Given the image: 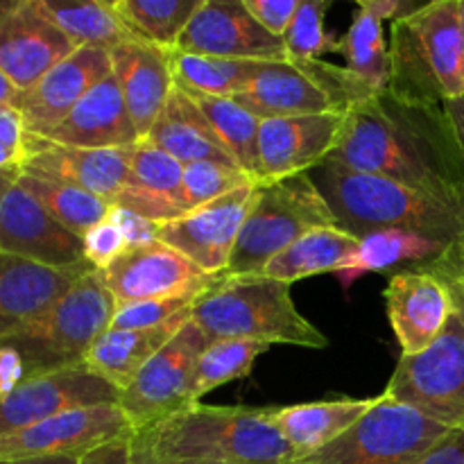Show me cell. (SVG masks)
Returning a JSON list of instances; mask_svg holds the SVG:
<instances>
[{
    "mask_svg": "<svg viewBox=\"0 0 464 464\" xmlns=\"http://www.w3.org/2000/svg\"><path fill=\"white\" fill-rule=\"evenodd\" d=\"M202 0H116L113 7L140 41L175 50Z\"/></svg>",
    "mask_w": 464,
    "mask_h": 464,
    "instance_id": "cell-36",
    "label": "cell"
},
{
    "mask_svg": "<svg viewBox=\"0 0 464 464\" xmlns=\"http://www.w3.org/2000/svg\"><path fill=\"white\" fill-rule=\"evenodd\" d=\"M16 95H18V89H16V86H14V82L9 80V77L5 75L3 71H0V107H7V104H14Z\"/></svg>",
    "mask_w": 464,
    "mask_h": 464,
    "instance_id": "cell-54",
    "label": "cell"
},
{
    "mask_svg": "<svg viewBox=\"0 0 464 464\" xmlns=\"http://www.w3.org/2000/svg\"><path fill=\"white\" fill-rule=\"evenodd\" d=\"M358 7H362L365 12L374 14L379 21H401V18L411 16L417 9H421L424 5L408 3V0H358Z\"/></svg>",
    "mask_w": 464,
    "mask_h": 464,
    "instance_id": "cell-49",
    "label": "cell"
},
{
    "mask_svg": "<svg viewBox=\"0 0 464 464\" xmlns=\"http://www.w3.org/2000/svg\"><path fill=\"white\" fill-rule=\"evenodd\" d=\"M109 220L125 234L130 247H140V245L157 240V225L145 220V218L136 216L134 211H127L122 207H111Z\"/></svg>",
    "mask_w": 464,
    "mask_h": 464,
    "instance_id": "cell-45",
    "label": "cell"
},
{
    "mask_svg": "<svg viewBox=\"0 0 464 464\" xmlns=\"http://www.w3.org/2000/svg\"><path fill=\"white\" fill-rule=\"evenodd\" d=\"M0 252L63 272H91L84 240L54 220L18 181L0 202Z\"/></svg>",
    "mask_w": 464,
    "mask_h": 464,
    "instance_id": "cell-14",
    "label": "cell"
},
{
    "mask_svg": "<svg viewBox=\"0 0 464 464\" xmlns=\"http://www.w3.org/2000/svg\"><path fill=\"white\" fill-rule=\"evenodd\" d=\"M447 284L449 295H451L453 302V315L460 320L462 329H464V270H453V272H444V275H435Z\"/></svg>",
    "mask_w": 464,
    "mask_h": 464,
    "instance_id": "cell-50",
    "label": "cell"
},
{
    "mask_svg": "<svg viewBox=\"0 0 464 464\" xmlns=\"http://www.w3.org/2000/svg\"><path fill=\"white\" fill-rule=\"evenodd\" d=\"M390 95L444 107L464 95V45L458 0L424 3L390 27Z\"/></svg>",
    "mask_w": 464,
    "mask_h": 464,
    "instance_id": "cell-4",
    "label": "cell"
},
{
    "mask_svg": "<svg viewBox=\"0 0 464 464\" xmlns=\"http://www.w3.org/2000/svg\"><path fill=\"white\" fill-rule=\"evenodd\" d=\"M329 0H302L288 32L284 34L285 54L290 63H306L324 54L343 53V39L326 32L324 16Z\"/></svg>",
    "mask_w": 464,
    "mask_h": 464,
    "instance_id": "cell-39",
    "label": "cell"
},
{
    "mask_svg": "<svg viewBox=\"0 0 464 464\" xmlns=\"http://www.w3.org/2000/svg\"><path fill=\"white\" fill-rule=\"evenodd\" d=\"M207 344L208 338L190 320L161 352L140 367L118 399L131 429H145L199 403L195 401V376Z\"/></svg>",
    "mask_w": 464,
    "mask_h": 464,
    "instance_id": "cell-11",
    "label": "cell"
},
{
    "mask_svg": "<svg viewBox=\"0 0 464 464\" xmlns=\"http://www.w3.org/2000/svg\"><path fill=\"white\" fill-rule=\"evenodd\" d=\"M45 16L66 34L75 48H102L111 53L113 48L131 41H140L130 30L113 3L89 0V3H53L39 0Z\"/></svg>",
    "mask_w": 464,
    "mask_h": 464,
    "instance_id": "cell-32",
    "label": "cell"
},
{
    "mask_svg": "<svg viewBox=\"0 0 464 464\" xmlns=\"http://www.w3.org/2000/svg\"><path fill=\"white\" fill-rule=\"evenodd\" d=\"M324 163L388 177L464 211V157L444 107L372 95L344 111Z\"/></svg>",
    "mask_w": 464,
    "mask_h": 464,
    "instance_id": "cell-1",
    "label": "cell"
},
{
    "mask_svg": "<svg viewBox=\"0 0 464 464\" xmlns=\"http://www.w3.org/2000/svg\"><path fill=\"white\" fill-rule=\"evenodd\" d=\"M111 66L127 111L143 140L175 89L172 53L145 41H131L111 50Z\"/></svg>",
    "mask_w": 464,
    "mask_h": 464,
    "instance_id": "cell-24",
    "label": "cell"
},
{
    "mask_svg": "<svg viewBox=\"0 0 464 464\" xmlns=\"http://www.w3.org/2000/svg\"><path fill=\"white\" fill-rule=\"evenodd\" d=\"M131 464H218V462H159V460H140V458H131Z\"/></svg>",
    "mask_w": 464,
    "mask_h": 464,
    "instance_id": "cell-56",
    "label": "cell"
},
{
    "mask_svg": "<svg viewBox=\"0 0 464 464\" xmlns=\"http://www.w3.org/2000/svg\"><path fill=\"white\" fill-rule=\"evenodd\" d=\"M184 168V163L150 140H139L130 148V177L113 199V207L134 211L154 225H166L186 216Z\"/></svg>",
    "mask_w": 464,
    "mask_h": 464,
    "instance_id": "cell-23",
    "label": "cell"
},
{
    "mask_svg": "<svg viewBox=\"0 0 464 464\" xmlns=\"http://www.w3.org/2000/svg\"><path fill=\"white\" fill-rule=\"evenodd\" d=\"M23 139L25 127L23 118L12 104L0 107V172L9 168H21L23 161Z\"/></svg>",
    "mask_w": 464,
    "mask_h": 464,
    "instance_id": "cell-43",
    "label": "cell"
},
{
    "mask_svg": "<svg viewBox=\"0 0 464 464\" xmlns=\"http://www.w3.org/2000/svg\"><path fill=\"white\" fill-rule=\"evenodd\" d=\"M308 175L329 204L335 227L356 238L372 231L403 229L424 234L444 245H458L462 240V208L424 190L334 163H322Z\"/></svg>",
    "mask_w": 464,
    "mask_h": 464,
    "instance_id": "cell-3",
    "label": "cell"
},
{
    "mask_svg": "<svg viewBox=\"0 0 464 464\" xmlns=\"http://www.w3.org/2000/svg\"><path fill=\"white\" fill-rule=\"evenodd\" d=\"M225 275H208L190 258L161 240L130 247L102 272L116 306L148 302V299L179 297L188 293H207Z\"/></svg>",
    "mask_w": 464,
    "mask_h": 464,
    "instance_id": "cell-12",
    "label": "cell"
},
{
    "mask_svg": "<svg viewBox=\"0 0 464 464\" xmlns=\"http://www.w3.org/2000/svg\"><path fill=\"white\" fill-rule=\"evenodd\" d=\"M131 458L159 462L293 464L297 453L272 424V408L193 403L131 430Z\"/></svg>",
    "mask_w": 464,
    "mask_h": 464,
    "instance_id": "cell-2",
    "label": "cell"
},
{
    "mask_svg": "<svg viewBox=\"0 0 464 464\" xmlns=\"http://www.w3.org/2000/svg\"><path fill=\"white\" fill-rule=\"evenodd\" d=\"M270 344L252 340H211L202 352L195 376V401L220 385L252 374L254 362L266 353Z\"/></svg>",
    "mask_w": 464,
    "mask_h": 464,
    "instance_id": "cell-38",
    "label": "cell"
},
{
    "mask_svg": "<svg viewBox=\"0 0 464 464\" xmlns=\"http://www.w3.org/2000/svg\"><path fill=\"white\" fill-rule=\"evenodd\" d=\"M175 50L243 62H288L284 39L270 34L249 14L243 0H202Z\"/></svg>",
    "mask_w": 464,
    "mask_h": 464,
    "instance_id": "cell-13",
    "label": "cell"
},
{
    "mask_svg": "<svg viewBox=\"0 0 464 464\" xmlns=\"http://www.w3.org/2000/svg\"><path fill=\"white\" fill-rule=\"evenodd\" d=\"M131 430L134 429L118 403L75 408L0 438V460L48 456L82 458L91 449Z\"/></svg>",
    "mask_w": 464,
    "mask_h": 464,
    "instance_id": "cell-16",
    "label": "cell"
},
{
    "mask_svg": "<svg viewBox=\"0 0 464 464\" xmlns=\"http://www.w3.org/2000/svg\"><path fill=\"white\" fill-rule=\"evenodd\" d=\"M258 184L238 168H227L213 161L190 163L184 168V199L188 213L195 208L211 204L243 186Z\"/></svg>",
    "mask_w": 464,
    "mask_h": 464,
    "instance_id": "cell-40",
    "label": "cell"
},
{
    "mask_svg": "<svg viewBox=\"0 0 464 464\" xmlns=\"http://www.w3.org/2000/svg\"><path fill=\"white\" fill-rule=\"evenodd\" d=\"M383 397L447 429L464 426V329L456 315L444 334L415 356H401Z\"/></svg>",
    "mask_w": 464,
    "mask_h": 464,
    "instance_id": "cell-10",
    "label": "cell"
},
{
    "mask_svg": "<svg viewBox=\"0 0 464 464\" xmlns=\"http://www.w3.org/2000/svg\"><path fill=\"white\" fill-rule=\"evenodd\" d=\"M193 322L211 340L324 349L326 335L297 311L290 284L266 275H225L193 304Z\"/></svg>",
    "mask_w": 464,
    "mask_h": 464,
    "instance_id": "cell-5",
    "label": "cell"
},
{
    "mask_svg": "<svg viewBox=\"0 0 464 464\" xmlns=\"http://www.w3.org/2000/svg\"><path fill=\"white\" fill-rule=\"evenodd\" d=\"M458 12H460V34H462V45H464V0H458Z\"/></svg>",
    "mask_w": 464,
    "mask_h": 464,
    "instance_id": "cell-57",
    "label": "cell"
},
{
    "mask_svg": "<svg viewBox=\"0 0 464 464\" xmlns=\"http://www.w3.org/2000/svg\"><path fill=\"white\" fill-rule=\"evenodd\" d=\"M320 227H335V218L311 175L263 181L256 186L227 275H263L276 254Z\"/></svg>",
    "mask_w": 464,
    "mask_h": 464,
    "instance_id": "cell-7",
    "label": "cell"
},
{
    "mask_svg": "<svg viewBox=\"0 0 464 464\" xmlns=\"http://www.w3.org/2000/svg\"><path fill=\"white\" fill-rule=\"evenodd\" d=\"M80 464H131V433L91 449L80 458Z\"/></svg>",
    "mask_w": 464,
    "mask_h": 464,
    "instance_id": "cell-47",
    "label": "cell"
},
{
    "mask_svg": "<svg viewBox=\"0 0 464 464\" xmlns=\"http://www.w3.org/2000/svg\"><path fill=\"white\" fill-rule=\"evenodd\" d=\"M356 247V236L347 234L340 227H320L276 254L266 266L263 275L290 285L308 276L326 275V272L334 275Z\"/></svg>",
    "mask_w": 464,
    "mask_h": 464,
    "instance_id": "cell-31",
    "label": "cell"
},
{
    "mask_svg": "<svg viewBox=\"0 0 464 464\" xmlns=\"http://www.w3.org/2000/svg\"><path fill=\"white\" fill-rule=\"evenodd\" d=\"M134 148V145H131ZM23 175L75 186L113 204L130 177V148L84 150L53 143L44 136L23 139Z\"/></svg>",
    "mask_w": 464,
    "mask_h": 464,
    "instance_id": "cell-20",
    "label": "cell"
},
{
    "mask_svg": "<svg viewBox=\"0 0 464 464\" xmlns=\"http://www.w3.org/2000/svg\"><path fill=\"white\" fill-rule=\"evenodd\" d=\"M343 54L347 71L374 95L390 89V44L383 21L358 7L347 34L343 36Z\"/></svg>",
    "mask_w": 464,
    "mask_h": 464,
    "instance_id": "cell-35",
    "label": "cell"
},
{
    "mask_svg": "<svg viewBox=\"0 0 464 464\" xmlns=\"http://www.w3.org/2000/svg\"><path fill=\"white\" fill-rule=\"evenodd\" d=\"M84 256L91 263V267L98 272H104L113 261L122 256L130 249L125 234L113 225L111 220H102L95 225L89 234H84Z\"/></svg>",
    "mask_w": 464,
    "mask_h": 464,
    "instance_id": "cell-42",
    "label": "cell"
},
{
    "mask_svg": "<svg viewBox=\"0 0 464 464\" xmlns=\"http://www.w3.org/2000/svg\"><path fill=\"white\" fill-rule=\"evenodd\" d=\"M453 270H464V236L460 243L453 245V247L449 249V254L442 258V261L435 263V266L429 267L426 272H430V275H444V272H453Z\"/></svg>",
    "mask_w": 464,
    "mask_h": 464,
    "instance_id": "cell-52",
    "label": "cell"
},
{
    "mask_svg": "<svg viewBox=\"0 0 464 464\" xmlns=\"http://www.w3.org/2000/svg\"><path fill=\"white\" fill-rule=\"evenodd\" d=\"M75 50L39 0H0V71L18 91L34 86Z\"/></svg>",
    "mask_w": 464,
    "mask_h": 464,
    "instance_id": "cell-17",
    "label": "cell"
},
{
    "mask_svg": "<svg viewBox=\"0 0 464 464\" xmlns=\"http://www.w3.org/2000/svg\"><path fill=\"white\" fill-rule=\"evenodd\" d=\"M0 464H80V458H75V456L21 458V460H0Z\"/></svg>",
    "mask_w": 464,
    "mask_h": 464,
    "instance_id": "cell-53",
    "label": "cell"
},
{
    "mask_svg": "<svg viewBox=\"0 0 464 464\" xmlns=\"http://www.w3.org/2000/svg\"><path fill=\"white\" fill-rule=\"evenodd\" d=\"M186 91V89H184ZM193 98V102L202 109L207 121L211 122L213 131L218 134L220 143L234 159L236 166L252 177L254 181H261V159H258V131H261V118L249 113L240 107L234 98H216V95H204L186 91Z\"/></svg>",
    "mask_w": 464,
    "mask_h": 464,
    "instance_id": "cell-33",
    "label": "cell"
},
{
    "mask_svg": "<svg viewBox=\"0 0 464 464\" xmlns=\"http://www.w3.org/2000/svg\"><path fill=\"white\" fill-rule=\"evenodd\" d=\"M199 293L179 295V297L148 299V302L127 304L116 308L111 329H152V326L168 324L181 315L193 313V304L198 302Z\"/></svg>",
    "mask_w": 464,
    "mask_h": 464,
    "instance_id": "cell-41",
    "label": "cell"
},
{
    "mask_svg": "<svg viewBox=\"0 0 464 464\" xmlns=\"http://www.w3.org/2000/svg\"><path fill=\"white\" fill-rule=\"evenodd\" d=\"M415 464H464V426L449 430Z\"/></svg>",
    "mask_w": 464,
    "mask_h": 464,
    "instance_id": "cell-46",
    "label": "cell"
},
{
    "mask_svg": "<svg viewBox=\"0 0 464 464\" xmlns=\"http://www.w3.org/2000/svg\"><path fill=\"white\" fill-rule=\"evenodd\" d=\"M25 381V362L21 353L0 344V399L12 394Z\"/></svg>",
    "mask_w": 464,
    "mask_h": 464,
    "instance_id": "cell-48",
    "label": "cell"
},
{
    "mask_svg": "<svg viewBox=\"0 0 464 464\" xmlns=\"http://www.w3.org/2000/svg\"><path fill=\"white\" fill-rule=\"evenodd\" d=\"M145 140L157 145L159 150L168 152L170 157H175L184 166L213 161L227 168H238L225 150V145L220 143L202 109L177 84L172 89L170 98H168V104L163 107L161 116L157 118L150 134L145 136Z\"/></svg>",
    "mask_w": 464,
    "mask_h": 464,
    "instance_id": "cell-27",
    "label": "cell"
},
{
    "mask_svg": "<svg viewBox=\"0 0 464 464\" xmlns=\"http://www.w3.org/2000/svg\"><path fill=\"white\" fill-rule=\"evenodd\" d=\"M113 72L111 53L102 48H77L50 68L34 86L18 91L12 107L21 113L25 134L48 136L62 125L82 98Z\"/></svg>",
    "mask_w": 464,
    "mask_h": 464,
    "instance_id": "cell-19",
    "label": "cell"
},
{
    "mask_svg": "<svg viewBox=\"0 0 464 464\" xmlns=\"http://www.w3.org/2000/svg\"><path fill=\"white\" fill-rule=\"evenodd\" d=\"M116 308L102 272L91 270L39 320L0 338V344L21 353L25 379L82 367L95 340L111 329Z\"/></svg>",
    "mask_w": 464,
    "mask_h": 464,
    "instance_id": "cell-6",
    "label": "cell"
},
{
    "mask_svg": "<svg viewBox=\"0 0 464 464\" xmlns=\"http://www.w3.org/2000/svg\"><path fill=\"white\" fill-rule=\"evenodd\" d=\"M18 175H21V168H9V170L0 172V202H3L5 193L14 186V181L18 179Z\"/></svg>",
    "mask_w": 464,
    "mask_h": 464,
    "instance_id": "cell-55",
    "label": "cell"
},
{
    "mask_svg": "<svg viewBox=\"0 0 464 464\" xmlns=\"http://www.w3.org/2000/svg\"><path fill=\"white\" fill-rule=\"evenodd\" d=\"M376 403L374 399H335L272 408V424L290 444L297 460L338 440Z\"/></svg>",
    "mask_w": 464,
    "mask_h": 464,
    "instance_id": "cell-30",
    "label": "cell"
},
{
    "mask_svg": "<svg viewBox=\"0 0 464 464\" xmlns=\"http://www.w3.org/2000/svg\"><path fill=\"white\" fill-rule=\"evenodd\" d=\"M44 139L68 145V148L122 150L139 143L140 136L127 111L118 80L111 72L102 82H98L77 102L71 116Z\"/></svg>",
    "mask_w": 464,
    "mask_h": 464,
    "instance_id": "cell-26",
    "label": "cell"
},
{
    "mask_svg": "<svg viewBox=\"0 0 464 464\" xmlns=\"http://www.w3.org/2000/svg\"><path fill=\"white\" fill-rule=\"evenodd\" d=\"M18 186L27 190L50 216L57 222H62L66 229H71L72 234H77L80 238H84V234H89L95 225H100L102 220H107L109 211H111L113 204H109L107 199L98 198V195H91L86 190L75 188V186H63L54 184V181L36 179L30 175H18Z\"/></svg>",
    "mask_w": 464,
    "mask_h": 464,
    "instance_id": "cell-37",
    "label": "cell"
},
{
    "mask_svg": "<svg viewBox=\"0 0 464 464\" xmlns=\"http://www.w3.org/2000/svg\"><path fill=\"white\" fill-rule=\"evenodd\" d=\"M118 399L121 390L84 365L25 379L12 394L0 399V438L75 408L118 403Z\"/></svg>",
    "mask_w": 464,
    "mask_h": 464,
    "instance_id": "cell-18",
    "label": "cell"
},
{
    "mask_svg": "<svg viewBox=\"0 0 464 464\" xmlns=\"http://www.w3.org/2000/svg\"><path fill=\"white\" fill-rule=\"evenodd\" d=\"M453 245L429 238L424 234L403 229H383L358 238V247L352 256L334 272L344 288L370 272H388L406 266L403 270L430 267L447 256Z\"/></svg>",
    "mask_w": 464,
    "mask_h": 464,
    "instance_id": "cell-28",
    "label": "cell"
},
{
    "mask_svg": "<svg viewBox=\"0 0 464 464\" xmlns=\"http://www.w3.org/2000/svg\"><path fill=\"white\" fill-rule=\"evenodd\" d=\"M372 95L347 68L315 59L306 63H267L266 71L234 100L256 118L267 121L347 111L352 104Z\"/></svg>",
    "mask_w": 464,
    "mask_h": 464,
    "instance_id": "cell-8",
    "label": "cell"
},
{
    "mask_svg": "<svg viewBox=\"0 0 464 464\" xmlns=\"http://www.w3.org/2000/svg\"><path fill=\"white\" fill-rule=\"evenodd\" d=\"M444 113H447L449 122H451L453 134H456L458 145H460V152L464 157V95L444 104Z\"/></svg>",
    "mask_w": 464,
    "mask_h": 464,
    "instance_id": "cell-51",
    "label": "cell"
},
{
    "mask_svg": "<svg viewBox=\"0 0 464 464\" xmlns=\"http://www.w3.org/2000/svg\"><path fill=\"white\" fill-rule=\"evenodd\" d=\"M266 62L199 57V54L172 50L175 84L193 93L216 95V98H236L266 71Z\"/></svg>",
    "mask_w": 464,
    "mask_h": 464,
    "instance_id": "cell-34",
    "label": "cell"
},
{
    "mask_svg": "<svg viewBox=\"0 0 464 464\" xmlns=\"http://www.w3.org/2000/svg\"><path fill=\"white\" fill-rule=\"evenodd\" d=\"M256 186H243L177 220L157 225V240L170 245L208 275H227L236 240L252 211Z\"/></svg>",
    "mask_w": 464,
    "mask_h": 464,
    "instance_id": "cell-15",
    "label": "cell"
},
{
    "mask_svg": "<svg viewBox=\"0 0 464 464\" xmlns=\"http://www.w3.org/2000/svg\"><path fill=\"white\" fill-rule=\"evenodd\" d=\"M243 3L270 34L284 39L302 0H243Z\"/></svg>",
    "mask_w": 464,
    "mask_h": 464,
    "instance_id": "cell-44",
    "label": "cell"
},
{
    "mask_svg": "<svg viewBox=\"0 0 464 464\" xmlns=\"http://www.w3.org/2000/svg\"><path fill=\"white\" fill-rule=\"evenodd\" d=\"M86 272H63L0 252V338L18 334L54 306Z\"/></svg>",
    "mask_w": 464,
    "mask_h": 464,
    "instance_id": "cell-25",
    "label": "cell"
},
{
    "mask_svg": "<svg viewBox=\"0 0 464 464\" xmlns=\"http://www.w3.org/2000/svg\"><path fill=\"white\" fill-rule=\"evenodd\" d=\"M451 429L403 403H376L338 440L293 464H415Z\"/></svg>",
    "mask_w": 464,
    "mask_h": 464,
    "instance_id": "cell-9",
    "label": "cell"
},
{
    "mask_svg": "<svg viewBox=\"0 0 464 464\" xmlns=\"http://www.w3.org/2000/svg\"><path fill=\"white\" fill-rule=\"evenodd\" d=\"M193 313L181 315L168 324L152 329H107L86 356L84 367L109 381L118 390H125L134 381L140 367L157 352H161L188 322Z\"/></svg>",
    "mask_w": 464,
    "mask_h": 464,
    "instance_id": "cell-29",
    "label": "cell"
},
{
    "mask_svg": "<svg viewBox=\"0 0 464 464\" xmlns=\"http://www.w3.org/2000/svg\"><path fill=\"white\" fill-rule=\"evenodd\" d=\"M343 122L344 111L261 121V131H258L261 181L308 175L320 168L334 152Z\"/></svg>",
    "mask_w": 464,
    "mask_h": 464,
    "instance_id": "cell-21",
    "label": "cell"
},
{
    "mask_svg": "<svg viewBox=\"0 0 464 464\" xmlns=\"http://www.w3.org/2000/svg\"><path fill=\"white\" fill-rule=\"evenodd\" d=\"M383 297L390 324L401 344V356H415L429 349L453 317L447 284L420 267L399 270L390 276Z\"/></svg>",
    "mask_w": 464,
    "mask_h": 464,
    "instance_id": "cell-22",
    "label": "cell"
}]
</instances>
